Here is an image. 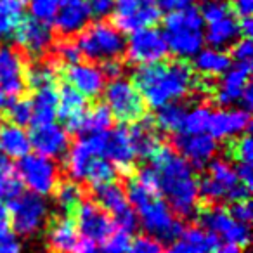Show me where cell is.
I'll return each instance as SVG.
<instances>
[{"instance_id": "cell-1", "label": "cell", "mask_w": 253, "mask_h": 253, "mask_svg": "<svg viewBox=\"0 0 253 253\" xmlns=\"http://www.w3.org/2000/svg\"><path fill=\"white\" fill-rule=\"evenodd\" d=\"M151 169L156 173V189L165 196V203L179 217H191L198 210L200 189L194 169L169 146L160 149L149 158Z\"/></svg>"}, {"instance_id": "cell-2", "label": "cell", "mask_w": 253, "mask_h": 253, "mask_svg": "<svg viewBox=\"0 0 253 253\" xmlns=\"http://www.w3.org/2000/svg\"><path fill=\"white\" fill-rule=\"evenodd\" d=\"M134 87L144 102L158 109L186 97L196 85L193 70L184 61H160L144 64L134 71Z\"/></svg>"}, {"instance_id": "cell-3", "label": "cell", "mask_w": 253, "mask_h": 253, "mask_svg": "<svg viewBox=\"0 0 253 253\" xmlns=\"http://www.w3.org/2000/svg\"><path fill=\"white\" fill-rule=\"evenodd\" d=\"M125 196L128 205L134 207L142 229L156 241L172 243L182 234V222L170 210L165 200H162L158 194L149 193L144 186L137 182V179L128 180Z\"/></svg>"}, {"instance_id": "cell-4", "label": "cell", "mask_w": 253, "mask_h": 253, "mask_svg": "<svg viewBox=\"0 0 253 253\" xmlns=\"http://www.w3.org/2000/svg\"><path fill=\"white\" fill-rule=\"evenodd\" d=\"M104 134H87L70 148L66 170L77 182H88L92 187L115 180L116 169L102 156Z\"/></svg>"}, {"instance_id": "cell-5", "label": "cell", "mask_w": 253, "mask_h": 253, "mask_svg": "<svg viewBox=\"0 0 253 253\" xmlns=\"http://www.w3.org/2000/svg\"><path fill=\"white\" fill-rule=\"evenodd\" d=\"M163 28L167 47L179 59H191L203 49L205 23L198 7L169 14L163 23Z\"/></svg>"}, {"instance_id": "cell-6", "label": "cell", "mask_w": 253, "mask_h": 253, "mask_svg": "<svg viewBox=\"0 0 253 253\" xmlns=\"http://www.w3.org/2000/svg\"><path fill=\"white\" fill-rule=\"evenodd\" d=\"M200 198L207 201V205H213L217 201H245L250 196V189L243 186L238 179L236 170L225 160H211L208 163V172L198 182Z\"/></svg>"}, {"instance_id": "cell-7", "label": "cell", "mask_w": 253, "mask_h": 253, "mask_svg": "<svg viewBox=\"0 0 253 253\" xmlns=\"http://www.w3.org/2000/svg\"><path fill=\"white\" fill-rule=\"evenodd\" d=\"M80 54L90 61L106 63L115 61L125 52L126 40L118 28L108 23H95L80 33L77 40Z\"/></svg>"}, {"instance_id": "cell-8", "label": "cell", "mask_w": 253, "mask_h": 253, "mask_svg": "<svg viewBox=\"0 0 253 253\" xmlns=\"http://www.w3.org/2000/svg\"><path fill=\"white\" fill-rule=\"evenodd\" d=\"M198 222H200L198 227L217 236L218 239L222 238L225 245H232L239 250L248 246L250 238H252L248 225L236 222L229 215V211L218 205H205L198 211Z\"/></svg>"}, {"instance_id": "cell-9", "label": "cell", "mask_w": 253, "mask_h": 253, "mask_svg": "<svg viewBox=\"0 0 253 253\" xmlns=\"http://www.w3.org/2000/svg\"><path fill=\"white\" fill-rule=\"evenodd\" d=\"M104 97L113 118L120 123H137L146 115V102L134 84L125 78H116L106 87Z\"/></svg>"}, {"instance_id": "cell-10", "label": "cell", "mask_w": 253, "mask_h": 253, "mask_svg": "<svg viewBox=\"0 0 253 253\" xmlns=\"http://www.w3.org/2000/svg\"><path fill=\"white\" fill-rule=\"evenodd\" d=\"M7 210L12 229L19 236H35L42 231L49 218V205L42 196L33 193H21L11 200Z\"/></svg>"}, {"instance_id": "cell-11", "label": "cell", "mask_w": 253, "mask_h": 253, "mask_svg": "<svg viewBox=\"0 0 253 253\" xmlns=\"http://www.w3.org/2000/svg\"><path fill=\"white\" fill-rule=\"evenodd\" d=\"M16 172L19 175L23 186L30 189V193L37 196L52 194L59 182V169L54 160L40 155H26L19 160Z\"/></svg>"}, {"instance_id": "cell-12", "label": "cell", "mask_w": 253, "mask_h": 253, "mask_svg": "<svg viewBox=\"0 0 253 253\" xmlns=\"http://www.w3.org/2000/svg\"><path fill=\"white\" fill-rule=\"evenodd\" d=\"M113 12L115 28L122 33H134L156 25L162 11L158 9L156 0H116Z\"/></svg>"}, {"instance_id": "cell-13", "label": "cell", "mask_w": 253, "mask_h": 253, "mask_svg": "<svg viewBox=\"0 0 253 253\" xmlns=\"http://www.w3.org/2000/svg\"><path fill=\"white\" fill-rule=\"evenodd\" d=\"M125 52L132 63L144 66V64L160 63L165 59L169 54V47H167L163 32L149 26L132 33L130 39L126 40Z\"/></svg>"}, {"instance_id": "cell-14", "label": "cell", "mask_w": 253, "mask_h": 253, "mask_svg": "<svg viewBox=\"0 0 253 253\" xmlns=\"http://www.w3.org/2000/svg\"><path fill=\"white\" fill-rule=\"evenodd\" d=\"M73 213L77 229H80L84 238L92 243H104L115 232L113 218L94 201H82Z\"/></svg>"}, {"instance_id": "cell-15", "label": "cell", "mask_w": 253, "mask_h": 253, "mask_svg": "<svg viewBox=\"0 0 253 253\" xmlns=\"http://www.w3.org/2000/svg\"><path fill=\"white\" fill-rule=\"evenodd\" d=\"M30 146L35 149L37 155L45 156V158H61L70 148V135L66 128L56 125V123H47V125H37L28 134Z\"/></svg>"}, {"instance_id": "cell-16", "label": "cell", "mask_w": 253, "mask_h": 253, "mask_svg": "<svg viewBox=\"0 0 253 253\" xmlns=\"http://www.w3.org/2000/svg\"><path fill=\"white\" fill-rule=\"evenodd\" d=\"M25 61L11 45H0V90L5 95L18 97L26 87Z\"/></svg>"}, {"instance_id": "cell-17", "label": "cell", "mask_w": 253, "mask_h": 253, "mask_svg": "<svg viewBox=\"0 0 253 253\" xmlns=\"http://www.w3.org/2000/svg\"><path fill=\"white\" fill-rule=\"evenodd\" d=\"M173 146L193 169H203L217 153V141L208 134H177Z\"/></svg>"}, {"instance_id": "cell-18", "label": "cell", "mask_w": 253, "mask_h": 253, "mask_svg": "<svg viewBox=\"0 0 253 253\" xmlns=\"http://www.w3.org/2000/svg\"><path fill=\"white\" fill-rule=\"evenodd\" d=\"M66 84L78 90L85 99H95L106 87V77L101 68L88 63L66 64L63 71Z\"/></svg>"}, {"instance_id": "cell-19", "label": "cell", "mask_w": 253, "mask_h": 253, "mask_svg": "<svg viewBox=\"0 0 253 253\" xmlns=\"http://www.w3.org/2000/svg\"><path fill=\"white\" fill-rule=\"evenodd\" d=\"M102 156L109 163H113V167L116 170H120V172H130L134 169L135 158H137L130 139V132L126 128H115V130L106 132Z\"/></svg>"}, {"instance_id": "cell-20", "label": "cell", "mask_w": 253, "mask_h": 253, "mask_svg": "<svg viewBox=\"0 0 253 253\" xmlns=\"http://www.w3.org/2000/svg\"><path fill=\"white\" fill-rule=\"evenodd\" d=\"M250 75H252V63L250 61L231 64V68L224 73V78L218 84V87L213 90L215 101L224 108L239 102L245 88L250 85Z\"/></svg>"}, {"instance_id": "cell-21", "label": "cell", "mask_w": 253, "mask_h": 253, "mask_svg": "<svg viewBox=\"0 0 253 253\" xmlns=\"http://www.w3.org/2000/svg\"><path fill=\"white\" fill-rule=\"evenodd\" d=\"M90 19L87 0H61L52 21L54 28L63 37H73L84 32Z\"/></svg>"}, {"instance_id": "cell-22", "label": "cell", "mask_w": 253, "mask_h": 253, "mask_svg": "<svg viewBox=\"0 0 253 253\" xmlns=\"http://www.w3.org/2000/svg\"><path fill=\"white\" fill-rule=\"evenodd\" d=\"M14 40L26 54L33 57H40L52 45V30H50L49 23H42L33 18H25V21L16 32Z\"/></svg>"}, {"instance_id": "cell-23", "label": "cell", "mask_w": 253, "mask_h": 253, "mask_svg": "<svg viewBox=\"0 0 253 253\" xmlns=\"http://www.w3.org/2000/svg\"><path fill=\"white\" fill-rule=\"evenodd\" d=\"M250 128V113L246 109H218L211 111L207 134L211 139H234Z\"/></svg>"}, {"instance_id": "cell-24", "label": "cell", "mask_w": 253, "mask_h": 253, "mask_svg": "<svg viewBox=\"0 0 253 253\" xmlns=\"http://www.w3.org/2000/svg\"><path fill=\"white\" fill-rule=\"evenodd\" d=\"M87 111V101L71 85L64 84L57 90V116L66 123V132H82V123Z\"/></svg>"}, {"instance_id": "cell-25", "label": "cell", "mask_w": 253, "mask_h": 253, "mask_svg": "<svg viewBox=\"0 0 253 253\" xmlns=\"http://www.w3.org/2000/svg\"><path fill=\"white\" fill-rule=\"evenodd\" d=\"M218 248V238L198 225L184 227L182 234L172 241L163 253H211Z\"/></svg>"}, {"instance_id": "cell-26", "label": "cell", "mask_w": 253, "mask_h": 253, "mask_svg": "<svg viewBox=\"0 0 253 253\" xmlns=\"http://www.w3.org/2000/svg\"><path fill=\"white\" fill-rule=\"evenodd\" d=\"M78 229L71 217H56L47 229V246L52 253H73L78 245Z\"/></svg>"}, {"instance_id": "cell-27", "label": "cell", "mask_w": 253, "mask_h": 253, "mask_svg": "<svg viewBox=\"0 0 253 253\" xmlns=\"http://www.w3.org/2000/svg\"><path fill=\"white\" fill-rule=\"evenodd\" d=\"M92 194H94L95 200L94 203L99 205L108 215H113V220L122 217L128 210H132V207L126 201L125 189L118 182H115V180L94 186L92 187Z\"/></svg>"}, {"instance_id": "cell-28", "label": "cell", "mask_w": 253, "mask_h": 253, "mask_svg": "<svg viewBox=\"0 0 253 253\" xmlns=\"http://www.w3.org/2000/svg\"><path fill=\"white\" fill-rule=\"evenodd\" d=\"M241 37L239 33V19L234 16V12L225 14L224 18L215 19L211 23H207L205 30V40L210 43L211 49L224 50L225 47H231Z\"/></svg>"}, {"instance_id": "cell-29", "label": "cell", "mask_w": 253, "mask_h": 253, "mask_svg": "<svg viewBox=\"0 0 253 253\" xmlns=\"http://www.w3.org/2000/svg\"><path fill=\"white\" fill-rule=\"evenodd\" d=\"M130 139L132 144H134V151L135 156H141V158L148 160L155 155L160 149L162 142H160V137L156 134V126L151 120H139L137 123H134L130 130Z\"/></svg>"}, {"instance_id": "cell-30", "label": "cell", "mask_w": 253, "mask_h": 253, "mask_svg": "<svg viewBox=\"0 0 253 253\" xmlns=\"http://www.w3.org/2000/svg\"><path fill=\"white\" fill-rule=\"evenodd\" d=\"M30 137L23 126L12 123H0V151L9 158L21 160L30 155Z\"/></svg>"}, {"instance_id": "cell-31", "label": "cell", "mask_w": 253, "mask_h": 253, "mask_svg": "<svg viewBox=\"0 0 253 253\" xmlns=\"http://www.w3.org/2000/svg\"><path fill=\"white\" fill-rule=\"evenodd\" d=\"M57 118V90L56 87H45L35 90L32 99V123L47 125Z\"/></svg>"}, {"instance_id": "cell-32", "label": "cell", "mask_w": 253, "mask_h": 253, "mask_svg": "<svg viewBox=\"0 0 253 253\" xmlns=\"http://www.w3.org/2000/svg\"><path fill=\"white\" fill-rule=\"evenodd\" d=\"M232 59L225 50L218 49H201L194 56V70L205 77H217L224 75L231 68Z\"/></svg>"}, {"instance_id": "cell-33", "label": "cell", "mask_w": 253, "mask_h": 253, "mask_svg": "<svg viewBox=\"0 0 253 253\" xmlns=\"http://www.w3.org/2000/svg\"><path fill=\"white\" fill-rule=\"evenodd\" d=\"M25 21V4L21 0H0V39H14Z\"/></svg>"}, {"instance_id": "cell-34", "label": "cell", "mask_w": 253, "mask_h": 253, "mask_svg": "<svg viewBox=\"0 0 253 253\" xmlns=\"http://www.w3.org/2000/svg\"><path fill=\"white\" fill-rule=\"evenodd\" d=\"M187 113V108L179 102H170L162 108L156 109V116L153 120L156 128L163 132H170V134H179L182 132V123L184 116Z\"/></svg>"}, {"instance_id": "cell-35", "label": "cell", "mask_w": 253, "mask_h": 253, "mask_svg": "<svg viewBox=\"0 0 253 253\" xmlns=\"http://www.w3.org/2000/svg\"><path fill=\"white\" fill-rule=\"evenodd\" d=\"M57 80V68L52 63H37L25 71V82L33 90H40L45 87H54Z\"/></svg>"}, {"instance_id": "cell-36", "label": "cell", "mask_w": 253, "mask_h": 253, "mask_svg": "<svg viewBox=\"0 0 253 253\" xmlns=\"http://www.w3.org/2000/svg\"><path fill=\"white\" fill-rule=\"evenodd\" d=\"M113 116L106 104H95L92 109H87L82 123L84 134H102L111 130Z\"/></svg>"}, {"instance_id": "cell-37", "label": "cell", "mask_w": 253, "mask_h": 253, "mask_svg": "<svg viewBox=\"0 0 253 253\" xmlns=\"http://www.w3.org/2000/svg\"><path fill=\"white\" fill-rule=\"evenodd\" d=\"M23 193V184L9 160L0 156V200H14Z\"/></svg>"}, {"instance_id": "cell-38", "label": "cell", "mask_w": 253, "mask_h": 253, "mask_svg": "<svg viewBox=\"0 0 253 253\" xmlns=\"http://www.w3.org/2000/svg\"><path fill=\"white\" fill-rule=\"evenodd\" d=\"M54 196H56V203L59 205V208L66 213H73L77 210V207L82 203V193L80 186L73 180H63L57 182L56 189H54Z\"/></svg>"}, {"instance_id": "cell-39", "label": "cell", "mask_w": 253, "mask_h": 253, "mask_svg": "<svg viewBox=\"0 0 253 253\" xmlns=\"http://www.w3.org/2000/svg\"><path fill=\"white\" fill-rule=\"evenodd\" d=\"M211 108L205 104H200L193 109H187L184 116L182 132L180 134H207L208 123H210Z\"/></svg>"}, {"instance_id": "cell-40", "label": "cell", "mask_w": 253, "mask_h": 253, "mask_svg": "<svg viewBox=\"0 0 253 253\" xmlns=\"http://www.w3.org/2000/svg\"><path fill=\"white\" fill-rule=\"evenodd\" d=\"M5 116L11 120L12 125L25 126L28 123H32V99L28 97H12V101H9L5 104Z\"/></svg>"}, {"instance_id": "cell-41", "label": "cell", "mask_w": 253, "mask_h": 253, "mask_svg": "<svg viewBox=\"0 0 253 253\" xmlns=\"http://www.w3.org/2000/svg\"><path fill=\"white\" fill-rule=\"evenodd\" d=\"M225 155L236 163H252L253 158V148H252V137L248 134L239 135L229 141L227 153Z\"/></svg>"}, {"instance_id": "cell-42", "label": "cell", "mask_w": 253, "mask_h": 253, "mask_svg": "<svg viewBox=\"0 0 253 253\" xmlns=\"http://www.w3.org/2000/svg\"><path fill=\"white\" fill-rule=\"evenodd\" d=\"M23 4H28L33 19H39L42 23H49L54 19L56 11L59 7L61 0H21Z\"/></svg>"}, {"instance_id": "cell-43", "label": "cell", "mask_w": 253, "mask_h": 253, "mask_svg": "<svg viewBox=\"0 0 253 253\" xmlns=\"http://www.w3.org/2000/svg\"><path fill=\"white\" fill-rule=\"evenodd\" d=\"M232 11V5L229 0H205L203 5H201V18H203V23H211L215 19H220L224 18L225 14H231Z\"/></svg>"}, {"instance_id": "cell-44", "label": "cell", "mask_w": 253, "mask_h": 253, "mask_svg": "<svg viewBox=\"0 0 253 253\" xmlns=\"http://www.w3.org/2000/svg\"><path fill=\"white\" fill-rule=\"evenodd\" d=\"M126 253H163V246L151 236H139L130 243Z\"/></svg>"}, {"instance_id": "cell-45", "label": "cell", "mask_w": 253, "mask_h": 253, "mask_svg": "<svg viewBox=\"0 0 253 253\" xmlns=\"http://www.w3.org/2000/svg\"><path fill=\"white\" fill-rule=\"evenodd\" d=\"M106 245L104 248L108 250L109 253H126L128 252V248H130V234H125V232L122 231H116L113 232L111 236H109L108 239H106Z\"/></svg>"}, {"instance_id": "cell-46", "label": "cell", "mask_w": 253, "mask_h": 253, "mask_svg": "<svg viewBox=\"0 0 253 253\" xmlns=\"http://www.w3.org/2000/svg\"><path fill=\"white\" fill-rule=\"evenodd\" d=\"M57 56L59 59L63 61L64 64H75V63H80V49H78L77 43L70 42V40H64L57 45Z\"/></svg>"}, {"instance_id": "cell-47", "label": "cell", "mask_w": 253, "mask_h": 253, "mask_svg": "<svg viewBox=\"0 0 253 253\" xmlns=\"http://www.w3.org/2000/svg\"><path fill=\"white\" fill-rule=\"evenodd\" d=\"M227 211L236 222H241V224H246V225L252 222L253 208H252V203H250L248 200L236 201V203L231 205V210H227Z\"/></svg>"}, {"instance_id": "cell-48", "label": "cell", "mask_w": 253, "mask_h": 253, "mask_svg": "<svg viewBox=\"0 0 253 253\" xmlns=\"http://www.w3.org/2000/svg\"><path fill=\"white\" fill-rule=\"evenodd\" d=\"M88 11H90L92 18H108L109 14H113L115 9V0H87Z\"/></svg>"}, {"instance_id": "cell-49", "label": "cell", "mask_w": 253, "mask_h": 253, "mask_svg": "<svg viewBox=\"0 0 253 253\" xmlns=\"http://www.w3.org/2000/svg\"><path fill=\"white\" fill-rule=\"evenodd\" d=\"M0 253H23L19 239L7 229L0 231Z\"/></svg>"}, {"instance_id": "cell-50", "label": "cell", "mask_w": 253, "mask_h": 253, "mask_svg": "<svg viewBox=\"0 0 253 253\" xmlns=\"http://www.w3.org/2000/svg\"><path fill=\"white\" fill-rule=\"evenodd\" d=\"M252 54H253V47L250 39H241L232 43V57L236 59V63L250 61L252 59Z\"/></svg>"}, {"instance_id": "cell-51", "label": "cell", "mask_w": 253, "mask_h": 253, "mask_svg": "<svg viewBox=\"0 0 253 253\" xmlns=\"http://www.w3.org/2000/svg\"><path fill=\"white\" fill-rule=\"evenodd\" d=\"M156 4H158L160 11L172 14V12H180L189 7H194V0H158Z\"/></svg>"}, {"instance_id": "cell-52", "label": "cell", "mask_w": 253, "mask_h": 253, "mask_svg": "<svg viewBox=\"0 0 253 253\" xmlns=\"http://www.w3.org/2000/svg\"><path fill=\"white\" fill-rule=\"evenodd\" d=\"M236 173H238V179L241 180L243 186H246L250 191H252L253 186V169H252V163H238L236 167Z\"/></svg>"}, {"instance_id": "cell-53", "label": "cell", "mask_w": 253, "mask_h": 253, "mask_svg": "<svg viewBox=\"0 0 253 253\" xmlns=\"http://www.w3.org/2000/svg\"><path fill=\"white\" fill-rule=\"evenodd\" d=\"M101 70H102V73H104V77H109L111 80H116V78H120V75H122L123 66L118 59H115V61H106V63H102Z\"/></svg>"}, {"instance_id": "cell-54", "label": "cell", "mask_w": 253, "mask_h": 253, "mask_svg": "<svg viewBox=\"0 0 253 253\" xmlns=\"http://www.w3.org/2000/svg\"><path fill=\"white\" fill-rule=\"evenodd\" d=\"M231 5H232L234 14H239L241 18L250 16L253 11V0H232Z\"/></svg>"}, {"instance_id": "cell-55", "label": "cell", "mask_w": 253, "mask_h": 253, "mask_svg": "<svg viewBox=\"0 0 253 253\" xmlns=\"http://www.w3.org/2000/svg\"><path fill=\"white\" fill-rule=\"evenodd\" d=\"M239 33H241V35H245V39H250V37H252L253 21H252V18H250V16L239 19Z\"/></svg>"}, {"instance_id": "cell-56", "label": "cell", "mask_w": 253, "mask_h": 253, "mask_svg": "<svg viewBox=\"0 0 253 253\" xmlns=\"http://www.w3.org/2000/svg\"><path fill=\"white\" fill-rule=\"evenodd\" d=\"M95 243H92L90 239H80L78 241V245H77V248H75V252L73 253H94L95 252Z\"/></svg>"}, {"instance_id": "cell-57", "label": "cell", "mask_w": 253, "mask_h": 253, "mask_svg": "<svg viewBox=\"0 0 253 253\" xmlns=\"http://www.w3.org/2000/svg\"><path fill=\"white\" fill-rule=\"evenodd\" d=\"M239 102H243V106H245L246 111H250L253 106V92H252V85H248V87L245 88V92H243L241 99H239Z\"/></svg>"}, {"instance_id": "cell-58", "label": "cell", "mask_w": 253, "mask_h": 253, "mask_svg": "<svg viewBox=\"0 0 253 253\" xmlns=\"http://www.w3.org/2000/svg\"><path fill=\"white\" fill-rule=\"evenodd\" d=\"M7 225H9V210L4 201L0 200V231L7 229Z\"/></svg>"}, {"instance_id": "cell-59", "label": "cell", "mask_w": 253, "mask_h": 253, "mask_svg": "<svg viewBox=\"0 0 253 253\" xmlns=\"http://www.w3.org/2000/svg\"><path fill=\"white\" fill-rule=\"evenodd\" d=\"M211 253H241V252H239V248H236V246L225 245V246H218V248Z\"/></svg>"}, {"instance_id": "cell-60", "label": "cell", "mask_w": 253, "mask_h": 253, "mask_svg": "<svg viewBox=\"0 0 253 253\" xmlns=\"http://www.w3.org/2000/svg\"><path fill=\"white\" fill-rule=\"evenodd\" d=\"M5 104H7V99H5V94L2 90H0V111L5 108Z\"/></svg>"}, {"instance_id": "cell-61", "label": "cell", "mask_w": 253, "mask_h": 253, "mask_svg": "<svg viewBox=\"0 0 253 253\" xmlns=\"http://www.w3.org/2000/svg\"><path fill=\"white\" fill-rule=\"evenodd\" d=\"M94 253H109V252L104 248V246H102V248H95V252H94Z\"/></svg>"}]
</instances>
